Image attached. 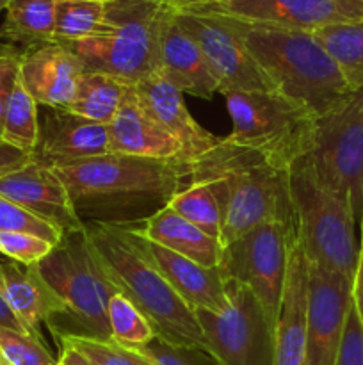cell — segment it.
<instances>
[{
    "instance_id": "6",
    "label": "cell",
    "mask_w": 363,
    "mask_h": 365,
    "mask_svg": "<svg viewBox=\"0 0 363 365\" xmlns=\"http://www.w3.org/2000/svg\"><path fill=\"white\" fill-rule=\"evenodd\" d=\"M169 0H107L105 31L64 41L84 71L105 73L135 84L159 71L157 31Z\"/></svg>"
},
{
    "instance_id": "37",
    "label": "cell",
    "mask_w": 363,
    "mask_h": 365,
    "mask_svg": "<svg viewBox=\"0 0 363 365\" xmlns=\"http://www.w3.org/2000/svg\"><path fill=\"white\" fill-rule=\"evenodd\" d=\"M139 351L144 353L153 365H209L206 353L196 351V349L174 348L166 342L153 339L148 346Z\"/></svg>"
},
{
    "instance_id": "9",
    "label": "cell",
    "mask_w": 363,
    "mask_h": 365,
    "mask_svg": "<svg viewBox=\"0 0 363 365\" xmlns=\"http://www.w3.org/2000/svg\"><path fill=\"white\" fill-rule=\"evenodd\" d=\"M306 163L320 184L351 205L359 223L363 205V89L317 118Z\"/></svg>"
},
{
    "instance_id": "42",
    "label": "cell",
    "mask_w": 363,
    "mask_h": 365,
    "mask_svg": "<svg viewBox=\"0 0 363 365\" xmlns=\"http://www.w3.org/2000/svg\"><path fill=\"white\" fill-rule=\"evenodd\" d=\"M59 348H60V355L59 359H57L59 365H91L88 360H85V356L80 355L73 346L66 344V342H60Z\"/></svg>"
},
{
    "instance_id": "12",
    "label": "cell",
    "mask_w": 363,
    "mask_h": 365,
    "mask_svg": "<svg viewBox=\"0 0 363 365\" xmlns=\"http://www.w3.org/2000/svg\"><path fill=\"white\" fill-rule=\"evenodd\" d=\"M223 312L196 310L206 355L216 365H274V330L246 285L228 280Z\"/></svg>"
},
{
    "instance_id": "39",
    "label": "cell",
    "mask_w": 363,
    "mask_h": 365,
    "mask_svg": "<svg viewBox=\"0 0 363 365\" xmlns=\"http://www.w3.org/2000/svg\"><path fill=\"white\" fill-rule=\"evenodd\" d=\"M31 153L21 152V150L14 148V146L7 145L2 138H0V177L16 171L23 168L25 164L31 163Z\"/></svg>"
},
{
    "instance_id": "33",
    "label": "cell",
    "mask_w": 363,
    "mask_h": 365,
    "mask_svg": "<svg viewBox=\"0 0 363 365\" xmlns=\"http://www.w3.org/2000/svg\"><path fill=\"white\" fill-rule=\"evenodd\" d=\"M60 342L73 346L91 365H153L139 349L125 348L114 341L96 339H63Z\"/></svg>"
},
{
    "instance_id": "43",
    "label": "cell",
    "mask_w": 363,
    "mask_h": 365,
    "mask_svg": "<svg viewBox=\"0 0 363 365\" xmlns=\"http://www.w3.org/2000/svg\"><path fill=\"white\" fill-rule=\"evenodd\" d=\"M359 230H362V234H359V242L363 245V205H362V217H359Z\"/></svg>"
},
{
    "instance_id": "28",
    "label": "cell",
    "mask_w": 363,
    "mask_h": 365,
    "mask_svg": "<svg viewBox=\"0 0 363 365\" xmlns=\"http://www.w3.org/2000/svg\"><path fill=\"white\" fill-rule=\"evenodd\" d=\"M38 132L39 106L18 78L4 110L2 139L21 152L32 153L38 143Z\"/></svg>"
},
{
    "instance_id": "5",
    "label": "cell",
    "mask_w": 363,
    "mask_h": 365,
    "mask_svg": "<svg viewBox=\"0 0 363 365\" xmlns=\"http://www.w3.org/2000/svg\"><path fill=\"white\" fill-rule=\"evenodd\" d=\"M34 267L64 303V314L46 323L57 342L63 339L112 341L107 307L117 291L103 273L84 227L63 232L48 257Z\"/></svg>"
},
{
    "instance_id": "30",
    "label": "cell",
    "mask_w": 363,
    "mask_h": 365,
    "mask_svg": "<svg viewBox=\"0 0 363 365\" xmlns=\"http://www.w3.org/2000/svg\"><path fill=\"white\" fill-rule=\"evenodd\" d=\"M105 31L103 0H57L56 41H77Z\"/></svg>"
},
{
    "instance_id": "46",
    "label": "cell",
    "mask_w": 363,
    "mask_h": 365,
    "mask_svg": "<svg viewBox=\"0 0 363 365\" xmlns=\"http://www.w3.org/2000/svg\"><path fill=\"white\" fill-rule=\"evenodd\" d=\"M56 365H59V362H57V364H56Z\"/></svg>"
},
{
    "instance_id": "17",
    "label": "cell",
    "mask_w": 363,
    "mask_h": 365,
    "mask_svg": "<svg viewBox=\"0 0 363 365\" xmlns=\"http://www.w3.org/2000/svg\"><path fill=\"white\" fill-rule=\"evenodd\" d=\"M137 245L144 250L167 284L192 310L219 314L228 305V278L221 267H205L184 255L171 252L142 237L135 227H128Z\"/></svg>"
},
{
    "instance_id": "35",
    "label": "cell",
    "mask_w": 363,
    "mask_h": 365,
    "mask_svg": "<svg viewBox=\"0 0 363 365\" xmlns=\"http://www.w3.org/2000/svg\"><path fill=\"white\" fill-rule=\"evenodd\" d=\"M53 242L23 232H0V255L23 266H36L48 257Z\"/></svg>"
},
{
    "instance_id": "20",
    "label": "cell",
    "mask_w": 363,
    "mask_h": 365,
    "mask_svg": "<svg viewBox=\"0 0 363 365\" xmlns=\"http://www.w3.org/2000/svg\"><path fill=\"white\" fill-rule=\"evenodd\" d=\"M173 2L174 0H169L166 4L159 20V71H162L182 93L210 100L219 93L217 82L199 46L174 20Z\"/></svg>"
},
{
    "instance_id": "25",
    "label": "cell",
    "mask_w": 363,
    "mask_h": 365,
    "mask_svg": "<svg viewBox=\"0 0 363 365\" xmlns=\"http://www.w3.org/2000/svg\"><path fill=\"white\" fill-rule=\"evenodd\" d=\"M57 0H9L0 39L27 50L56 41Z\"/></svg>"
},
{
    "instance_id": "7",
    "label": "cell",
    "mask_w": 363,
    "mask_h": 365,
    "mask_svg": "<svg viewBox=\"0 0 363 365\" xmlns=\"http://www.w3.org/2000/svg\"><path fill=\"white\" fill-rule=\"evenodd\" d=\"M224 100L231 120L226 139L233 145L287 171L312 150L319 116L305 103L278 91H231Z\"/></svg>"
},
{
    "instance_id": "3",
    "label": "cell",
    "mask_w": 363,
    "mask_h": 365,
    "mask_svg": "<svg viewBox=\"0 0 363 365\" xmlns=\"http://www.w3.org/2000/svg\"><path fill=\"white\" fill-rule=\"evenodd\" d=\"M84 232L105 277L148 317L155 339L174 348L206 353L194 310L167 284L128 227L84 223Z\"/></svg>"
},
{
    "instance_id": "13",
    "label": "cell",
    "mask_w": 363,
    "mask_h": 365,
    "mask_svg": "<svg viewBox=\"0 0 363 365\" xmlns=\"http://www.w3.org/2000/svg\"><path fill=\"white\" fill-rule=\"evenodd\" d=\"M352 307V282L308 262V365H335Z\"/></svg>"
},
{
    "instance_id": "15",
    "label": "cell",
    "mask_w": 363,
    "mask_h": 365,
    "mask_svg": "<svg viewBox=\"0 0 363 365\" xmlns=\"http://www.w3.org/2000/svg\"><path fill=\"white\" fill-rule=\"evenodd\" d=\"M110 153L109 127L68 109L39 106L38 143L31 159L41 166H70Z\"/></svg>"
},
{
    "instance_id": "40",
    "label": "cell",
    "mask_w": 363,
    "mask_h": 365,
    "mask_svg": "<svg viewBox=\"0 0 363 365\" xmlns=\"http://www.w3.org/2000/svg\"><path fill=\"white\" fill-rule=\"evenodd\" d=\"M352 305H354L359 323L363 327V245L359 246L358 266H356L354 278H352Z\"/></svg>"
},
{
    "instance_id": "44",
    "label": "cell",
    "mask_w": 363,
    "mask_h": 365,
    "mask_svg": "<svg viewBox=\"0 0 363 365\" xmlns=\"http://www.w3.org/2000/svg\"><path fill=\"white\" fill-rule=\"evenodd\" d=\"M7 4H9V0H0V11H6Z\"/></svg>"
},
{
    "instance_id": "16",
    "label": "cell",
    "mask_w": 363,
    "mask_h": 365,
    "mask_svg": "<svg viewBox=\"0 0 363 365\" xmlns=\"http://www.w3.org/2000/svg\"><path fill=\"white\" fill-rule=\"evenodd\" d=\"M132 88L148 113L180 145L182 160L187 164L201 157L221 141V138L203 128L192 118L185 103L184 93L162 71L148 75L142 81L132 84Z\"/></svg>"
},
{
    "instance_id": "32",
    "label": "cell",
    "mask_w": 363,
    "mask_h": 365,
    "mask_svg": "<svg viewBox=\"0 0 363 365\" xmlns=\"http://www.w3.org/2000/svg\"><path fill=\"white\" fill-rule=\"evenodd\" d=\"M0 359L6 365H56L57 360L41 342L27 331L0 327Z\"/></svg>"
},
{
    "instance_id": "45",
    "label": "cell",
    "mask_w": 363,
    "mask_h": 365,
    "mask_svg": "<svg viewBox=\"0 0 363 365\" xmlns=\"http://www.w3.org/2000/svg\"><path fill=\"white\" fill-rule=\"evenodd\" d=\"M0 365H6V364H4V360H2V359H0Z\"/></svg>"
},
{
    "instance_id": "14",
    "label": "cell",
    "mask_w": 363,
    "mask_h": 365,
    "mask_svg": "<svg viewBox=\"0 0 363 365\" xmlns=\"http://www.w3.org/2000/svg\"><path fill=\"white\" fill-rule=\"evenodd\" d=\"M214 9L255 24L315 32L363 20L359 0H203Z\"/></svg>"
},
{
    "instance_id": "23",
    "label": "cell",
    "mask_w": 363,
    "mask_h": 365,
    "mask_svg": "<svg viewBox=\"0 0 363 365\" xmlns=\"http://www.w3.org/2000/svg\"><path fill=\"white\" fill-rule=\"evenodd\" d=\"M4 294L11 312L27 334L39 337V327L64 314V303L46 285L34 266L0 259Z\"/></svg>"
},
{
    "instance_id": "48",
    "label": "cell",
    "mask_w": 363,
    "mask_h": 365,
    "mask_svg": "<svg viewBox=\"0 0 363 365\" xmlns=\"http://www.w3.org/2000/svg\"><path fill=\"white\" fill-rule=\"evenodd\" d=\"M103 2H107V0H103Z\"/></svg>"
},
{
    "instance_id": "34",
    "label": "cell",
    "mask_w": 363,
    "mask_h": 365,
    "mask_svg": "<svg viewBox=\"0 0 363 365\" xmlns=\"http://www.w3.org/2000/svg\"><path fill=\"white\" fill-rule=\"evenodd\" d=\"M0 232H23V234L46 239L53 245H57L63 237V232L59 228L39 220L38 216L4 196H0Z\"/></svg>"
},
{
    "instance_id": "31",
    "label": "cell",
    "mask_w": 363,
    "mask_h": 365,
    "mask_svg": "<svg viewBox=\"0 0 363 365\" xmlns=\"http://www.w3.org/2000/svg\"><path fill=\"white\" fill-rule=\"evenodd\" d=\"M110 337L114 342L130 349H141L155 339V330L148 317L120 292L110 298L107 307Z\"/></svg>"
},
{
    "instance_id": "8",
    "label": "cell",
    "mask_w": 363,
    "mask_h": 365,
    "mask_svg": "<svg viewBox=\"0 0 363 365\" xmlns=\"http://www.w3.org/2000/svg\"><path fill=\"white\" fill-rule=\"evenodd\" d=\"M290 191L298 217V245L308 262L344 274L352 282L359 246L351 205L320 184L306 159L290 168Z\"/></svg>"
},
{
    "instance_id": "29",
    "label": "cell",
    "mask_w": 363,
    "mask_h": 365,
    "mask_svg": "<svg viewBox=\"0 0 363 365\" xmlns=\"http://www.w3.org/2000/svg\"><path fill=\"white\" fill-rule=\"evenodd\" d=\"M169 209L180 214L184 220L198 227L210 237L221 242V228H223V212L217 202L216 192L209 184L203 182H189L182 191L167 203Z\"/></svg>"
},
{
    "instance_id": "26",
    "label": "cell",
    "mask_w": 363,
    "mask_h": 365,
    "mask_svg": "<svg viewBox=\"0 0 363 365\" xmlns=\"http://www.w3.org/2000/svg\"><path fill=\"white\" fill-rule=\"evenodd\" d=\"M128 88L130 84L110 75L84 71L78 81L77 95L68 110L109 127Z\"/></svg>"
},
{
    "instance_id": "1",
    "label": "cell",
    "mask_w": 363,
    "mask_h": 365,
    "mask_svg": "<svg viewBox=\"0 0 363 365\" xmlns=\"http://www.w3.org/2000/svg\"><path fill=\"white\" fill-rule=\"evenodd\" d=\"M82 223L135 227L167 207L189 185L182 159L107 153L53 170Z\"/></svg>"
},
{
    "instance_id": "21",
    "label": "cell",
    "mask_w": 363,
    "mask_h": 365,
    "mask_svg": "<svg viewBox=\"0 0 363 365\" xmlns=\"http://www.w3.org/2000/svg\"><path fill=\"white\" fill-rule=\"evenodd\" d=\"M308 260L295 239L274 327V365H308Z\"/></svg>"
},
{
    "instance_id": "24",
    "label": "cell",
    "mask_w": 363,
    "mask_h": 365,
    "mask_svg": "<svg viewBox=\"0 0 363 365\" xmlns=\"http://www.w3.org/2000/svg\"><path fill=\"white\" fill-rule=\"evenodd\" d=\"M135 228L142 237L205 267H219L223 259V246L217 239L206 235L169 207H164Z\"/></svg>"
},
{
    "instance_id": "27",
    "label": "cell",
    "mask_w": 363,
    "mask_h": 365,
    "mask_svg": "<svg viewBox=\"0 0 363 365\" xmlns=\"http://www.w3.org/2000/svg\"><path fill=\"white\" fill-rule=\"evenodd\" d=\"M324 46L352 93L363 89V20L327 25L312 32Z\"/></svg>"
},
{
    "instance_id": "38",
    "label": "cell",
    "mask_w": 363,
    "mask_h": 365,
    "mask_svg": "<svg viewBox=\"0 0 363 365\" xmlns=\"http://www.w3.org/2000/svg\"><path fill=\"white\" fill-rule=\"evenodd\" d=\"M335 365H363V327L359 323L354 305L347 314L344 337H342Z\"/></svg>"
},
{
    "instance_id": "41",
    "label": "cell",
    "mask_w": 363,
    "mask_h": 365,
    "mask_svg": "<svg viewBox=\"0 0 363 365\" xmlns=\"http://www.w3.org/2000/svg\"><path fill=\"white\" fill-rule=\"evenodd\" d=\"M0 327L13 328V330L25 331L21 328V324L18 323V319L14 317V314L11 312L9 305L6 302V294H4V278H2V269H0Z\"/></svg>"
},
{
    "instance_id": "18",
    "label": "cell",
    "mask_w": 363,
    "mask_h": 365,
    "mask_svg": "<svg viewBox=\"0 0 363 365\" xmlns=\"http://www.w3.org/2000/svg\"><path fill=\"white\" fill-rule=\"evenodd\" d=\"M0 196L23 207L60 232L82 230L84 227L56 171L34 160L0 177Z\"/></svg>"
},
{
    "instance_id": "4",
    "label": "cell",
    "mask_w": 363,
    "mask_h": 365,
    "mask_svg": "<svg viewBox=\"0 0 363 365\" xmlns=\"http://www.w3.org/2000/svg\"><path fill=\"white\" fill-rule=\"evenodd\" d=\"M216 11L226 18L278 93L305 103L317 116L352 95L344 75L312 32L255 24Z\"/></svg>"
},
{
    "instance_id": "47",
    "label": "cell",
    "mask_w": 363,
    "mask_h": 365,
    "mask_svg": "<svg viewBox=\"0 0 363 365\" xmlns=\"http://www.w3.org/2000/svg\"><path fill=\"white\" fill-rule=\"evenodd\" d=\"M359 2H363V0H359Z\"/></svg>"
},
{
    "instance_id": "36",
    "label": "cell",
    "mask_w": 363,
    "mask_h": 365,
    "mask_svg": "<svg viewBox=\"0 0 363 365\" xmlns=\"http://www.w3.org/2000/svg\"><path fill=\"white\" fill-rule=\"evenodd\" d=\"M23 48L11 45L0 39V138H2V121L7 100L20 78V64L23 57Z\"/></svg>"
},
{
    "instance_id": "2",
    "label": "cell",
    "mask_w": 363,
    "mask_h": 365,
    "mask_svg": "<svg viewBox=\"0 0 363 365\" xmlns=\"http://www.w3.org/2000/svg\"><path fill=\"white\" fill-rule=\"evenodd\" d=\"M189 182L209 184L216 192L223 212V248L263 223H283L298 232L290 171L226 138L189 163Z\"/></svg>"
},
{
    "instance_id": "11",
    "label": "cell",
    "mask_w": 363,
    "mask_h": 365,
    "mask_svg": "<svg viewBox=\"0 0 363 365\" xmlns=\"http://www.w3.org/2000/svg\"><path fill=\"white\" fill-rule=\"evenodd\" d=\"M173 14L201 50L221 95L231 91H276L223 14L201 0H174Z\"/></svg>"
},
{
    "instance_id": "22",
    "label": "cell",
    "mask_w": 363,
    "mask_h": 365,
    "mask_svg": "<svg viewBox=\"0 0 363 365\" xmlns=\"http://www.w3.org/2000/svg\"><path fill=\"white\" fill-rule=\"evenodd\" d=\"M110 152L148 159H182V148L128 88L109 125Z\"/></svg>"
},
{
    "instance_id": "10",
    "label": "cell",
    "mask_w": 363,
    "mask_h": 365,
    "mask_svg": "<svg viewBox=\"0 0 363 365\" xmlns=\"http://www.w3.org/2000/svg\"><path fill=\"white\" fill-rule=\"evenodd\" d=\"M298 232L283 223H263L223 248L221 271L246 285L258 299L270 328L276 327Z\"/></svg>"
},
{
    "instance_id": "19",
    "label": "cell",
    "mask_w": 363,
    "mask_h": 365,
    "mask_svg": "<svg viewBox=\"0 0 363 365\" xmlns=\"http://www.w3.org/2000/svg\"><path fill=\"white\" fill-rule=\"evenodd\" d=\"M82 73L80 61L59 41L32 46L21 57L20 81L41 107L68 109Z\"/></svg>"
}]
</instances>
